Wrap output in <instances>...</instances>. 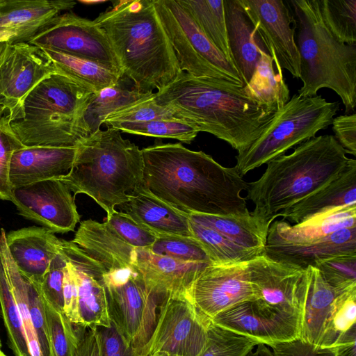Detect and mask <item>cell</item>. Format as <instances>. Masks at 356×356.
<instances>
[{
    "label": "cell",
    "mask_w": 356,
    "mask_h": 356,
    "mask_svg": "<svg viewBox=\"0 0 356 356\" xmlns=\"http://www.w3.org/2000/svg\"><path fill=\"white\" fill-rule=\"evenodd\" d=\"M323 279L332 287L346 290L356 286V254L335 257L316 267Z\"/></svg>",
    "instance_id": "f6af8a7d"
},
{
    "label": "cell",
    "mask_w": 356,
    "mask_h": 356,
    "mask_svg": "<svg viewBox=\"0 0 356 356\" xmlns=\"http://www.w3.org/2000/svg\"><path fill=\"white\" fill-rule=\"evenodd\" d=\"M0 356H8L0 349Z\"/></svg>",
    "instance_id": "94428289"
},
{
    "label": "cell",
    "mask_w": 356,
    "mask_h": 356,
    "mask_svg": "<svg viewBox=\"0 0 356 356\" xmlns=\"http://www.w3.org/2000/svg\"><path fill=\"white\" fill-rule=\"evenodd\" d=\"M349 161L332 135L315 136L293 152L267 163L257 181L248 183L245 199L254 204L252 215L268 233L277 214L334 179Z\"/></svg>",
    "instance_id": "277c9868"
},
{
    "label": "cell",
    "mask_w": 356,
    "mask_h": 356,
    "mask_svg": "<svg viewBox=\"0 0 356 356\" xmlns=\"http://www.w3.org/2000/svg\"><path fill=\"white\" fill-rule=\"evenodd\" d=\"M170 109L161 106L155 97L136 104L109 114L103 121L105 125L113 122H144L156 120H174Z\"/></svg>",
    "instance_id": "7dc6e473"
},
{
    "label": "cell",
    "mask_w": 356,
    "mask_h": 356,
    "mask_svg": "<svg viewBox=\"0 0 356 356\" xmlns=\"http://www.w3.org/2000/svg\"><path fill=\"white\" fill-rule=\"evenodd\" d=\"M147 356H173V355H170L165 353L158 352V353H154L150 354Z\"/></svg>",
    "instance_id": "91938a15"
},
{
    "label": "cell",
    "mask_w": 356,
    "mask_h": 356,
    "mask_svg": "<svg viewBox=\"0 0 356 356\" xmlns=\"http://www.w3.org/2000/svg\"><path fill=\"white\" fill-rule=\"evenodd\" d=\"M254 350H251L246 356H273L272 351L263 343H258Z\"/></svg>",
    "instance_id": "6f0895ef"
},
{
    "label": "cell",
    "mask_w": 356,
    "mask_h": 356,
    "mask_svg": "<svg viewBox=\"0 0 356 356\" xmlns=\"http://www.w3.org/2000/svg\"><path fill=\"white\" fill-rule=\"evenodd\" d=\"M0 318H1V308H0Z\"/></svg>",
    "instance_id": "be15d7a7"
},
{
    "label": "cell",
    "mask_w": 356,
    "mask_h": 356,
    "mask_svg": "<svg viewBox=\"0 0 356 356\" xmlns=\"http://www.w3.org/2000/svg\"><path fill=\"white\" fill-rule=\"evenodd\" d=\"M74 356H100L99 341L95 329L84 332Z\"/></svg>",
    "instance_id": "11a10c76"
},
{
    "label": "cell",
    "mask_w": 356,
    "mask_h": 356,
    "mask_svg": "<svg viewBox=\"0 0 356 356\" xmlns=\"http://www.w3.org/2000/svg\"><path fill=\"white\" fill-rule=\"evenodd\" d=\"M356 204V161L349 159L344 170L326 185L279 212L276 218L302 223L332 210Z\"/></svg>",
    "instance_id": "484cf974"
},
{
    "label": "cell",
    "mask_w": 356,
    "mask_h": 356,
    "mask_svg": "<svg viewBox=\"0 0 356 356\" xmlns=\"http://www.w3.org/2000/svg\"><path fill=\"white\" fill-rule=\"evenodd\" d=\"M95 93L53 74L27 95L22 116L11 127L25 147H77L90 135L83 118Z\"/></svg>",
    "instance_id": "52a82bcc"
},
{
    "label": "cell",
    "mask_w": 356,
    "mask_h": 356,
    "mask_svg": "<svg viewBox=\"0 0 356 356\" xmlns=\"http://www.w3.org/2000/svg\"><path fill=\"white\" fill-rule=\"evenodd\" d=\"M334 138L346 154L356 156V114L340 115L332 122Z\"/></svg>",
    "instance_id": "f5cc1de1"
},
{
    "label": "cell",
    "mask_w": 356,
    "mask_h": 356,
    "mask_svg": "<svg viewBox=\"0 0 356 356\" xmlns=\"http://www.w3.org/2000/svg\"><path fill=\"white\" fill-rule=\"evenodd\" d=\"M356 334V286L341 291L335 298L317 346L332 348Z\"/></svg>",
    "instance_id": "e575fe53"
},
{
    "label": "cell",
    "mask_w": 356,
    "mask_h": 356,
    "mask_svg": "<svg viewBox=\"0 0 356 356\" xmlns=\"http://www.w3.org/2000/svg\"><path fill=\"white\" fill-rule=\"evenodd\" d=\"M61 242L60 248L76 277L80 326L90 329L109 327L111 321L102 284L104 268L72 241L61 239Z\"/></svg>",
    "instance_id": "ac0fdd59"
},
{
    "label": "cell",
    "mask_w": 356,
    "mask_h": 356,
    "mask_svg": "<svg viewBox=\"0 0 356 356\" xmlns=\"http://www.w3.org/2000/svg\"><path fill=\"white\" fill-rule=\"evenodd\" d=\"M0 254L17 305L24 336L31 356H42L28 308L26 279L20 273L8 249L6 231H0Z\"/></svg>",
    "instance_id": "d590c367"
},
{
    "label": "cell",
    "mask_w": 356,
    "mask_h": 356,
    "mask_svg": "<svg viewBox=\"0 0 356 356\" xmlns=\"http://www.w3.org/2000/svg\"><path fill=\"white\" fill-rule=\"evenodd\" d=\"M40 296L47 322L50 356H74L85 332L79 334L74 328L76 325L63 311Z\"/></svg>",
    "instance_id": "74e56055"
},
{
    "label": "cell",
    "mask_w": 356,
    "mask_h": 356,
    "mask_svg": "<svg viewBox=\"0 0 356 356\" xmlns=\"http://www.w3.org/2000/svg\"><path fill=\"white\" fill-rule=\"evenodd\" d=\"M10 201L20 216L54 234L73 232L80 220L71 191L58 179L13 188Z\"/></svg>",
    "instance_id": "9a60e30c"
},
{
    "label": "cell",
    "mask_w": 356,
    "mask_h": 356,
    "mask_svg": "<svg viewBox=\"0 0 356 356\" xmlns=\"http://www.w3.org/2000/svg\"><path fill=\"white\" fill-rule=\"evenodd\" d=\"M211 321L186 297L168 296L160 306L149 355L198 356L207 339Z\"/></svg>",
    "instance_id": "4fadbf2b"
},
{
    "label": "cell",
    "mask_w": 356,
    "mask_h": 356,
    "mask_svg": "<svg viewBox=\"0 0 356 356\" xmlns=\"http://www.w3.org/2000/svg\"><path fill=\"white\" fill-rule=\"evenodd\" d=\"M1 341L0 339V349H1Z\"/></svg>",
    "instance_id": "6125c7cd"
},
{
    "label": "cell",
    "mask_w": 356,
    "mask_h": 356,
    "mask_svg": "<svg viewBox=\"0 0 356 356\" xmlns=\"http://www.w3.org/2000/svg\"><path fill=\"white\" fill-rule=\"evenodd\" d=\"M43 50L52 61L57 74L93 92L115 86L122 76L96 62L52 50Z\"/></svg>",
    "instance_id": "4dcf8cb0"
},
{
    "label": "cell",
    "mask_w": 356,
    "mask_h": 356,
    "mask_svg": "<svg viewBox=\"0 0 356 356\" xmlns=\"http://www.w3.org/2000/svg\"><path fill=\"white\" fill-rule=\"evenodd\" d=\"M29 43L43 49L96 62L123 76L104 31L94 20L73 12L59 15Z\"/></svg>",
    "instance_id": "7c38bea8"
},
{
    "label": "cell",
    "mask_w": 356,
    "mask_h": 356,
    "mask_svg": "<svg viewBox=\"0 0 356 356\" xmlns=\"http://www.w3.org/2000/svg\"><path fill=\"white\" fill-rule=\"evenodd\" d=\"M356 342L341 344L335 346L337 356H356Z\"/></svg>",
    "instance_id": "9f6ffc18"
},
{
    "label": "cell",
    "mask_w": 356,
    "mask_h": 356,
    "mask_svg": "<svg viewBox=\"0 0 356 356\" xmlns=\"http://www.w3.org/2000/svg\"><path fill=\"white\" fill-rule=\"evenodd\" d=\"M310 282L299 338L318 346L335 298L344 290L335 289L327 284L317 268L310 266Z\"/></svg>",
    "instance_id": "f1b7e54d"
},
{
    "label": "cell",
    "mask_w": 356,
    "mask_h": 356,
    "mask_svg": "<svg viewBox=\"0 0 356 356\" xmlns=\"http://www.w3.org/2000/svg\"><path fill=\"white\" fill-rule=\"evenodd\" d=\"M141 152V188L177 210L188 215L250 214L241 195L248 182L235 167H224L211 156L180 143L156 141Z\"/></svg>",
    "instance_id": "6da1fadb"
},
{
    "label": "cell",
    "mask_w": 356,
    "mask_h": 356,
    "mask_svg": "<svg viewBox=\"0 0 356 356\" xmlns=\"http://www.w3.org/2000/svg\"><path fill=\"white\" fill-rule=\"evenodd\" d=\"M141 149L112 127L98 129L76 147L69 172L58 179L74 195L92 197L109 216L142 186Z\"/></svg>",
    "instance_id": "5b68a950"
},
{
    "label": "cell",
    "mask_w": 356,
    "mask_h": 356,
    "mask_svg": "<svg viewBox=\"0 0 356 356\" xmlns=\"http://www.w3.org/2000/svg\"><path fill=\"white\" fill-rule=\"evenodd\" d=\"M189 223L193 237L200 244L212 264L243 263L259 256L256 252L238 245L209 227L191 220Z\"/></svg>",
    "instance_id": "8d00e7d4"
},
{
    "label": "cell",
    "mask_w": 356,
    "mask_h": 356,
    "mask_svg": "<svg viewBox=\"0 0 356 356\" xmlns=\"http://www.w3.org/2000/svg\"><path fill=\"white\" fill-rule=\"evenodd\" d=\"M95 330L99 341L100 356H138L112 322L109 327H98Z\"/></svg>",
    "instance_id": "f907efd6"
},
{
    "label": "cell",
    "mask_w": 356,
    "mask_h": 356,
    "mask_svg": "<svg viewBox=\"0 0 356 356\" xmlns=\"http://www.w3.org/2000/svg\"><path fill=\"white\" fill-rule=\"evenodd\" d=\"M258 343L211 322L207 342L198 356H246Z\"/></svg>",
    "instance_id": "b9f144b4"
},
{
    "label": "cell",
    "mask_w": 356,
    "mask_h": 356,
    "mask_svg": "<svg viewBox=\"0 0 356 356\" xmlns=\"http://www.w3.org/2000/svg\"><path fill=\"white\" fill-rule=\"evenodd\" d=\"M106 126L127 134L172 138L187 144L191 143L199 133L195 127L179 119L144 122H113Z\"/></svg>",
    "instance_id": "60d3db41"
},
{
    "label": "cell",
    "mask_w": 356,
    "mask_h": 356,
    "mask_svg": "<svg viewBox=\"0 0 356 356\" xmlns=\"http://www.w3.org/2000/svg\"><path fill=\"white\" fill-rule=\"evenodd\" d=\"M28 308L36 333L42 356H50L47 327L40 293L26 279Z\"/></svg>",
    "instance_id": "681fc988"
},
{
    "label": "cell",
    "mask_w": 356,
    "mask_h": 356,
    "mask_svg": "<svg viewBox=\"0 0 356 356\" xmlns=\"http://www.w3.org/2000/svg\"><path fill=\"white\" fill-rule=\"evenodd\" d=\"M6 42H0V59L6 49Z\"/></svg>",
    "instance_id": "680465c9"
},
{
    "label": "cell",
    "mask_w": 356,
    "mask_h": 356,
    "mask_svg": "<svg viewBox=\"0 0 356 356\" xmlns=\"http://www.w3.org/2000/svg\"><path fill=\"white\" fill-rule=\"evenodd\" d=\"M155 101L199 132L225 141L238 154L260 136L276 112L250 97L240 85L184 72L157 91Z\"/></svg>",
    "instance_id": "7a4b0ae2"
},
{
    "label": "cell",
    "mask_w": 356,
    "mask_h": 356,
    "mask_svg": "<svg viewBox=\"0 0 356 356\" xmlns=\"http://www.w3.org/2000/svg\"><path fill=\"white\" fill-rule=\"evenodd\" d=\"M66 264L67 258L60 248L59 252L51 262L41 283L40 284L33 283L47 301L62 311L64 306L63 284Z\"/></svg>",
    "instance_id": "c3c4849f"
},
{
    "label": "cell",
    "mask_w": 356,
    "mask_h": 356,
    "mask_svg": "<svg viewBox=\"0 0 356 356\" xmlns=\"http://www.w3.org/2000/svg\"><path fill=\"white\" fill-rule=\"evenodd\" d=\"M106 223L124 241L137 249L149 250L157 239L149 230L142 227L124 212L114 211Z\"/></svg>",
    "instance_id": "bcb514c9"
},
{
    "label": "cell",
    "mask_w": 356,
    "mask_h": 356,
    "mask_svg": "<svg viewBox=\"0 0 356 356\" xmlns=\"http://www.w3.org/2000/svg\"><path fill=\"white\" fill-rule=\"evenodd\" d=\"M356 254V226L339 229L302 245L266 243L263 254L275 261L307 268L338 256Z\"/></svg>",
    "instance_id": "d4e9b609"
},
{
    "label": "cell",
    "mask_w": 356,
    "mask_h": 356,
    "mask_svg": "<svg viewBox=\"0 0 356 356\" xmlns=\"http://www.w3.org/2000/svg\"><path fill=\"white\" fill-rule=\"evenodd\" d=\"M102 284L111 321L138 356H147L160 306L167 297L146 285L136 262L104 268Z\"/></svg>",
    "instance_id": "9c48e42d"
},
{
    "label": "cell",
    "mask_w": 356,
    "mask_h": 356,
    "mask_svg": "<svg viewBox=\"0 0 356 356\" xmlns=\"http://www.w3.org/2000/svg\"><path fill=\"white\" fill-rule=\"evenodd\" d=\"M339 105V102H327L321 95L302 97L294 94L275 113L252 145L235 156L234 167L238 174L243 177L314 138L319 131L332 124Z\"/></svg>",
    "instance_id": "ba28073f"
},
{
    "label": "cell",
    "mask_w": 356,
    "mask_h": 356,
    "mask_svg": "<svg viewBox=\"0 0 356 356\" xmlns=\"http://www.w3.org/2000/svg\"><path fill=\"white\" fill-rule=\"evenodd\" d=\"M156 92H142L136 89H124L119 83L95 92L83 115V122L90 134L100 129L104 119L111 113L129 106L154 98Z\"/></svg>",
    "instance_id": "d6a6232c"
},
{
    "label": "cell",
    "mask_w": 356,
    "mask_h": 356,
    "mask_svg": "<svg viewBox=\"0 0 356 356\" xmlns=\"http://www.w3.org/2000/svg\"><path fill=\"white\" fill-rule=\"evenodd\" d=\"M248 268L257 307L298 319L301 323L310 282V266L303 268L261 254L248 261Z\"/></svg>",
    "instance_id": "8fae6325"
},
{
    "label": "cell",
    "mask_w": 356,
    "mask_h": 356,
    "mask_svg": "<svg viewBox=\"0 0 356 356\" xmlns=\"http://www.w3.org/2000/svg\"><path fill=\"white\" fill-rule=\"evenodd\" d=\"M6 241L20 273L35 284L41 283L61 245L53 232L36 226L10 231Z\"/></svg>",
    "instance_id": "44dd1931"
},
{
    "label": "cell",
    "mask_w": 356,
    "mask_h": 356,
    "mask_svg": "<svg viewBox=\"0 0 356 356\" xmlns=\"http://www.w3.org/2000/svg\"><path fill=\"white\" fill-rule=\"evenodd\" d=\"M76 152V147H24L15 151L10 166L12 188L67 175L74 163Z\"/></svg>",
    "instance_id": "cb8c5ba5"
},
{
    "label": "cell",
    "mask_w": 356,
    "mask_h": 356,
    "mask_svg": "<svg viewBox=\"0 0 356 356\" xmlns=\"http://www.w3.org/2000/svg\"><path fill=\"white\" fill-rule=\"evenodd\" d=\"M269 347L273 356H337L334 347L321 348L300 338L276 343Z\"/></svg>",
    "instance_id": "816d5d0a"
},
{
    "label": "cell",
    "mask_w": 356,
    "mask_h": 356,
    "mask_svg": "<svg viewBox=\"0 0 356 356\" xmlns=\"http://www.w3.org/2000/svg\"><path fill=\"white\" fill-rule=\"evenodd\" d=\"M211 321L267 346L300 337V321L261 310L254 300L236 304Z\"/></svg>",
    "instance_id": "d6986e66"
},
{
    "label": "cell",
    "mask_w": 356,
    "mask_h": 356,
    "mask_svg": "<svg viewBox=\"0 0 356 356\" xmlns=\"http://www.w3.org/2000/svg\"><path fill=\"white\" fill-rule=\"evenodd\" d=\"M188 299L210 319L236 304L254 300L248 261L206 266L193 282Z\"/></svg>",
    "instance_id": "2e32d148"
},
{
    "label": "cell",
    "mask_w": 356,
    "mask_h": 356,
    "mask_svg": "<svg viewBox=\"0 0 356 356\" xmlns=\"http://www.w3.org/2000/svg\"><path fill=\"white\" fill-rule=\"evenodd\" d=\"M94 22L137 90L160 91L181 72L154 0L116 1Z\"/></svg>",
    "instance_id": "3957f363"
},
{
    "label": "cell",
    "mask_w": 356,
    "mask_h": 356,
    "mask_svg": "<svg viewBox=\"0 0 356 356\" xmlns=\"http://www.w3.org/2000/svg\"><path fill=\"white\" fill-rule=\"evenodd\" d=\"M63 293L64 314L73 324L81 327L78 314L77 284L72 266L67 259L64 270Z\"/></svg>",
    "instance_id": "db71d44e"
},
{
    "label": "cell",
    "mask_w": 356,
    "mask_h": 356,
    "mask_svg": "<svg viewBox=\"0 0 356 356\" xmlns=\"http://www.w3.org/2000/svg\"><path fill=\"white\" fill-rule=\"evenodd\" d=\"M178 1L188 10L209 40L232 63L227 41L223 0Z\"/></svg>",
    "instance_id": "836d02e7"
},
{
    "label": "cell",
    "mask_w": 356,
    "mask_h": 356,
    "mask_svg": "<svg viewBox=\"0 0 356 356\" xmlns=\"http://www.w3.org/2000/svg\"><path fill=\"white\" fill-rule=\"evenodd\" d=\"M55 74L52 61L41 48L30 43L7 44L0 59V106L11 121L22 116L31 91Z\"/></svg>",
    "instance_id": "5bb4252c"
},
{
    "label": "cell",
    "mask_w": 356,
    "mask_h": 356,
    "mask_svg": "<svg viewBox=\"0 0 356 356\" xmlns=\"http://www.w3.org/2000/svg\"><path fill=\"white\" fill-rule=\"evenodd\" d=\"M256 30L274 60L277 72L286 70L300 76V56L296 43V21L282 0H241Z\"/></svg>",
    "instance_id": "e0dca14e"
},
{
    "label": "cell",
    "mask_w": 356,
    "mask_h": 356,
    "mask_svg": "<svg viewBox=\"0 0 356 356\" xmlns=\"http://www.w3.org/2000/svg\"><path fill=\"white\" fill-rule=\"evenodd\" d=\"M194 222L209 227L232 242L263 254L266 243L267 232L250 214L245 216H224L206 214H191Z\"/></svg>",
    "instance_id": "f546056e"
},
{
    "label": "cell",
    "mask_w": 356,
    "mask_h": 356,
    "mask_svg": "<svg viewBox=\"0 0 356 356\" xmlns=\"http://www.w3.org/2000/svg\"><path fill=\"white\" fill-rule=\"evenodd\" d=\"M324 24L339 42L356 45V0H318Z\"/></svg>",
    "instance_id": "ab89813d"
},
{
    "label": "cell",
    "mask_w": 356,
    "mask_h": 356,
    "mask_svg": "<svg viewBox=\"0 0 356 356\" xmlns=\"http://www.w3.org/2000/svg\"><path fill=\"white\" fill-rule=\"evenodd\" d=\"M121 205L123 212L157 238L193 237L188 214L177 210L142 188Z\"/></svg>",
    "instance_id": "4316f807"
},
{
    "label": "cell",
    "mask_w": 356,
    "mask_h": 356,
    "mask_svg": "<svg viewBox=\"0 0 356 356\" xmlns=\"http://www.w3.org/2000/svg\"><path fill=\"white\" fill-rule=\"evenodd\" d=\"M275 67L270 54L261 51V58L249 83L243 87L250 97L277 111L290 99V91L283 74L279 73Z\"/></svg>",
    "instance_id": "1f68e13d"
},
{
    "label": "cell",
    "mask_w": 356,
    "mask_h": 356,
    "mask_svg": "<svg viewBox=\"0 0 356 356\" xmlns=\"http://www.w3.org/2000/svg\"><path fill=\"white\" fill-rule=\"evenodd\" d=\"M223 3L230 56L245 86L256 69L261 51L268 50L241 0H223Z\"/></svg>",
    "instance_id": "603a6c76"
},
{
    "label": "cell",
    "mask_w": 356,
    "mask_h": 356,
    "mask_svg": "<svg viewBox=\"0 0 356 356\" xmlns=\"http://www.w3.org/2000/svg\"><path fill=\"white\" fill-rule=\"evenodd\" d=\"M181 72L243 86L234 64L206 36L178 0H154Z\"/></svg>",
    "instance_id": "30bf717a"
},
{
    "label": "cell",
    "mask_w": 356,
    "mask_h": 356,
    "mask_svg": "<svg viewBox=\"0 0 356 356\" xmlns=\"http://www.w3.org/2000/svg\"><path fill=\"white\" fill-rule=\"evenodd\" d=\"M7 111L0 106V200H11L12 186L10 166L14 152L25 147L19 140L11 124Z\"/></svg>",
    "instance_id": "7bdbcfd3"
},
{
    "label": "cell",
    "mask_w": 356,
    "mask_h": 356,
    "mask_svg": "<svg viewBox=\"0 0 356 356\" xmlns=\"http://www.w3.org/2000/svg\"><path fill=\"white\" fill-rule=\"evenodd\" d=\"M76 3L71 0H0V42L29 43Z\"/></svg>",
    "instance_id": "ffe728a7"
},
{
    "label": "cell",
    "mask_w": 356,
    "mask_h": 356,
    "mask_svg": "<svg viewBox=\"0 0 356 356\" xmlns=\"http://www.w3.org/2000/svg\"><path fill=\"white\" fill-rule=\"evenodd\" d=\"M0 308L8 343L15 356H31L20 314L0 254Z\"/></svg>",
    "instance_id": "f35d334b"
},
{
    "label": "cell",
    "mask_w": 356,
    "mask_h": 356,
    "mask_svg": "<svg viewBox=\"0 0 356 356\" xmlns=\"http://www.w3.org/2000/svg\"><path fill=\"white\" fill-rule=\"evenodd\" d=\"M353 226H356V204L332 210L294 225L282 219L275 220L268 230L266 243L302 245Z\"/></svg>",
    "instance_id": "83f0119b"
},
{
    "label": "cell",
    "mask_w": 356,
    "mask_h": 356,
    "mask_svg": "<svg viewBox=\"0 0 356 356\" xmlns=\"http://www.w3.org/2000/svg\"><path fill=\"white\" fill-rule=\"evenodd\" d=\"M296 21V43L302 86L298 95H317L321 88L336 92L346 114L356 106V45L337 40L323 23L318 0H290Z\"/></svg>",
    "instance_id": "8992f818"
},
{
    "label": "cell",
    "mask_w": 356,
    "mask_h": 356,
    "mask_svg": "<svg viewBox=\"0 0 356 356\" xmlns=\"http://www.w3.org/2000/svg\"><path fill=\"white\" fill-rule=\"evenodd\" d=\"M149 250L154 254L180 261L212 264L204 249L193 237H158Z\"/></svg>",
    "instance_id": "ee69618b"
},
{
    "label": "cell",
    "mask_w": 356,
    "mask_h": 356,
    "mask_svg": "<svg viewBox=\"0 0 356 356\" xmlns=\"http://www.w3.org/2000/svg\"><path fill=\"white\" fill-rule=\"evenodd\" d=\"M210 264L180 261L136 248V265L146 285L163 297L180 296L188 299L195 279Z\"/></svg>",
    "instance_id": "7402d4cb"
}]
</instances>
